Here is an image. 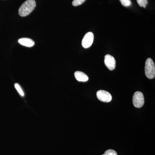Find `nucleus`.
<instances>
[{
  "label": "nucleus",
  "instance_id": "1",
  "mask_svg": "<svg viewBox=\"0 0 155 155\" xmlns=\"http://www.w3.org/2000/svg\"><path fill=\"white\" fill-rule=\"evenodd\" d=\"M36 5V2L35 0H27L25 1L19 8V15L22 17L28 16L34 10Z\"/></svg>",
  "mask_w": 155,
  "mask_h": 155
},
{
  "label": "nucleus",
  "instance_id": "2",
  "mask_svg": "<svg viewBox=\"0 0 155 155\" xmlns=\"http://www.w3.org/2000/svg\"><path fill=\"white\" fill-rule=\"evenodd\" d=\"M145 73L149 79H153L155 76V67L153 61L151 58L147 59L145 66Z\"/></svg>",
  "mask_w": 155,
  "mask_h": 155
},
{
  "label": "nucleus",
  "instance_id": "3",
  "mask_svg": "<svg viewBox=\"0 0 155 155\" xmlns=\"http://www.w3.org/2000/svg\"><path fill=\"white\" fill-rule=\"evenodd\" d=\"M132 101L134 107L141 108L144 104V96L141 92L137 91L134 94Z\"/></svg>",
  "mask_w": 155,
  "mask_h": 155
},
{
  "label": "nucleus",
  "instance_id": "4",
  "mask_svg": "<svg viewBox=\"0 0 155 155\" xmlns=\"http://www.w3.org/2000/svg\"><path fill=\"white\" fill-rule=\"evenodd\" d=\"M97 97L100 101L105 103L110 102L112 99L110 94L104 90H100L97 92Z\"/></svg>",
  "mask_w": 155,
  "mask_h": 155
},
{
  "label": "nucleus",
  "instance_id": "5",
  "mask_svg": "<svg viewBox=\"0 0 155 155\" xmlns=\"http://www.w3.org/2000/svg\"><path fill=\"white\" fill-rule=\"evenodd\" d=\"M94 36L93 33L91 32H88L85 34L82 39V47L85 48H87L90 47L94 41Z\"/></svg>",
  "mask_w": 155,
  "mask_h": 155
},
{
  "label": "nucleus",
  "instance_id": "6",
  "mask_svg": "<svg viewBox=\"0 0 155 155\" xmlns=\"http://www.w3.org/2000/svg\"><path fill=\"white\" fill-rule=\"evenodd\" d=\"M104 64L110 70H113L116 67V61L113 56L107 54L104 57Z\"/></svg>",
  "mask_w": 155,
  "mask_h": 155
},
{
  "label": "nucleus",
  "instance_id": "7",
  "mask_svg": "<svg viewBox=\"0 0 155 155\" xmlns=\"http://www.w3.org/2000/svg\"><path fill=\"white\" fill-rule=\"evenodd\" d=\"M74 75L78 81L86 82L88 80V76L83 72H80V71H76L74 73Z\"/></svg>",
  "mask_w": 155,
  "mask_h": 155
},
{
  "label": "nucleus",
  "instance_id": "8",
  "mask_svg": "<svg viewBox=\"0 0 155 155\" xmlns=\"http://www.w3.org/2000/svg\"><path fill=\"white\" fill-rule=\"evenodd\" d=\"M18 42L20 45L27 47H32L35 45V42L30 38H22L19 39Z\"/></svg>",
  "mask_w": 155,
  "mask_h": 155
},
{
  "label": "nucleus",
  "instance_id": "9",
  "mask_svg": "<svg viewBox=\"0 0 155 155\" xmlns=\"http://www.w3.org/2000/svg\"><path fill=\"white\" fill-rule=\"evenodd\" d=\"M139 5L145 8L148 4V0H137Z\"/></svg>",
  "mask_w": 155,
  "mask_h": 155
},
{
  "label": "nucleus",
  "instance_id": "10",
  "mask_svg": "<svg viewBox=\"0 0 155 155\" xmlns=\"http://www.w3.org/2000/svg\"><path fill=\"white\" fill-rule=\"evenodd\" d=\"M14 86H15V88H16V90H17V91L18 92L19 94H20V95L22 96H24V92H23L22 88H21V87L19 86V84H18L16 83L15 84Z\"/></svg>",
  "mask_w": 155,
  "mask_h": 155
},
{
  "label": "nucleus",
  "instance_id": "11",
  "mask_svg": "<svg viewBox=\"0 0 155 155\" xmlns=\"http://www.w3.org/2000/svg\"><path fill=\"white\" fill-rule=\"evenodd\" d=\"M122 5L125 7H128L131 5V2L130 0H119Z\"/></svg>",
  "mask_w": 155,
  "mask_h": 155
},
{
  "label": "nucleus",
  "instance_id": "12",
  "mask_svg": "<svg viewBox=\"0 0 155 155\" xmlns=\"http://www.w3.org/2000/svg\"><path fill=\"white\" fill-rule=\"evenodd\" d=\"M86 0H73L72 4L73 6H78L83 4Z\"/></svg>",
  "mask_w": 155,
  "mask_h": 155
},
{
  "label": "nucleus",
  "instance_id": "13",
  "mask_svg": "<svg viewBox=\"0 0 155 155\" xmlns=\"http://www.w3.org/2000/svg\"><path fill=\"white\" fill-rule=\"evenodd\" d=\"M102 155H118L116 151L113 150H107Z\"/></svg>",
  "mask_w": 155,
  "mask_h": 155
}]
</instances>
